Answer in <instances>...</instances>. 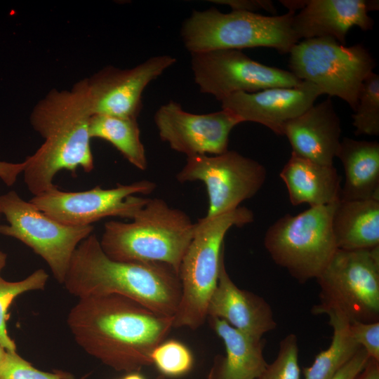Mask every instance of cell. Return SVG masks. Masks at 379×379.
Segmentation results:
<instances>
[{"label":"cell","mask_w":379,"mask_h":379,"mask_svg":"<svg viewBox=\"0 0 379 379\" xmlns=\"http://www.w3.org/2000/svg\"><path fill=\"white\" fill-rule=\"evenodd\" d=\"M7 259V255L3 251H0V272L6 265Z\"/></svg>","instance_id":"d590c367"},{"label":"cell","mask_w":379,"mask_h":379,"mask_svg":"<svg viewBox=\"0 0 379 379\" xmlns=\"http://www.w3.org/2000/svg\"><path fill=\"white\" fill-rule=\"evenodd\" d=\"M321 95L315 84L302 81L295 87L235 93L220 102L222 109L232 112L241 122L258 123L277 135H284L286 124L312 106Z\"/></svg>","instance_id":"2e32d148"},{"label":"cell","mask_w":379,"mask_h":379,"mask_svg":"<svg viewBox=\"0 0 379 379\" xmlns=\"http://www.w3.org/2000/svg\"><path fill=\"white\" fill-rule=\"evenodd\" d=\"M156 379H166V377L165 375L161 374V375H159L156 378Z\"/></svg>","instance_id":"ab89813d"},{"label":"cell","mask_w":379,"mask_h":379,"mask_svg":"<svg viewBox=\"0 0 379 379\" xmlns=\"http://www.w3.org/2000/svg\"><path fill=\"white\" fill-rule=\"evenodd\" d=\"M0 208L8 222L0 225V234L15 238L32 248L62 284L74 252L93 233V226L64 225L24 200L15 191L0 196Z\"/></svg>","instance_id":"30bf717a"},{"label":"cell","mask_w":379,"mask_h":379,"mask_svg":"<svg viewBox=\"0 0 379 379\" xmlns=\"http://www.w3.org/2000/svg\"><path fill=\"white\" fill-rule=\"evenodd\" d=\"M317 280L319 302L313 314H335L350 323L379 321V246L337 249Z\"/></svg>","instance_id":"52a82bcc"},{"label":"cell","mask_w":379,"mask_h":379,"mask_svg":"<svg viewBox=\"0 0 379 379\" xmlns=\"http://www.w3.org/2000/svg\"><path fill=\"white\" fill-rule=\"evenodd\" d=\"M211 325L225 347V357H218L211 371L215 379H258L267 366L264 341L246 334L219 318Z\"/></svg>","instance_id":"44dd1931"},{"label":"cell","mask_w":379,"mask_h":379,"mask_svg":"<svg viewBox=\"0 0 379 379\" xmlns=\"http://www.w3.org/2000/svg\"><path fill=\"white\" fill-rule=\"evenodd\" d=\"M253 220V211L239 206L194 222L193 237L179 268L182 291L173 317V328L196 330L204 324L208 303L218 281L225 237L232 227H241Z\"/></svg>","instance_id":"5b68a950"},{"label":"cell","mask_w":379,"mask_h":379,"mask_svg":"<svg viewBox=\"0 0 379 379\" xmlns=\"http://www.w3.org/2000/svg\"><path fill=\"white\" fill-rule=\"evenodd\" d=\"M6 352L7 351L5 349H4L3 347H1L0 346V363L3 360V359L4 358L6 354Z\"/></svg>","instance_id":"74e56055"},{"label":"cell","mask_w":379,"mask_h":379,"mask_svg":"<svg viewBox=\"0 0 379 379\" xmlns=\"http://www.w3.org/2000/svg\"><path fill=\"white\" fill-rule=\"evenodd\" d=\"M194 230V223L185 212L154 198L148 199L131 222H105L99 241L112 260L163 262L178 273Z\"/></svg>","instance_id":"277c9868"},{"label":"cell","mask_w":379,"mask_h":379,"mask_svg":"<svg viewBox=\"0 0 379 379\" xmlns=\"http://www.w3.org/2000/svg\"><path fill=\"white\" fill-rule=\"evenodd\" d=\"M1 208H0V215H1Z\"/></svg>","instance_id":"60d3db41"},{"label":"cell","mask_w":379,"mask_h":379,"mask_svg":"<svg viewBox=\"0 0 379 379\" xmlns=\"http://www.w3.org/2000/svg\"><path fill=\"white\" fill-rule=\"evenodd\" d=\"M25 161L11 163L0 161V179L7 186L13 185L25 168Z\"/></svg>","instance_id":"836d02e7"},{"label":"cell","mask_w":379,"mask_h":379,"mask_svg":"<svg viewBox=\"0 0 379 379\" xmlns=\"http://www.w3.org/2000/svg\"><path fill=\"white\" fill-rule=\"evenodd\" d=\"M85 375L79 379H86ZM0 379H74L65 371H42L23 359L15 352H6L0 363Z\"/></svg>","instance_id":"f546056e"},{"label":"cell","mask_w":379,"mask_h":379,"mask_svg":"<svg viewBox=\"0 0 379 379\" xmlns=\"http://www.w3.org/2000/svg\"><path fill=\"white\" fill-rule=\"evenodd\" d=\"M62 284L80 298L120 295L161 315L174 317L181 298L178 273L163 262L110 259L92 233L77 246Z\"/></svg>","instance_id":"3957f363"},{"label":"cell","mask_w":379,"mask_h":379,"mask_svg":"<svg viewBox=\"0 0 379 379\" xmlns=\"http://www.w3.org/2000/svg\"><path fill=\"white\" fill-rule=\"evenodd\" d=\"M175 62L171 55H157L130 69L107 66L82 79L92 115L138 118L145 88Z\"/></svg>","instance_id":"5bb4252c"},{"label":"cell","mask_w":379,"mask_h":379,"mask_svg":"<svg viewBox=\"0 0 379 379\" xmlns=\"http://www.w3.org/2000/svg\"><path fill=\"white\" fill-rule=\"evenodd\" d=\"M211 2L229 6L232 11L255 13L258 10H265L270 13L277 12L276 8L270 0H215Z\"/></svg>","instance_id":"1f68e13d"},{"label":"cell","mask_w":379,"mask_h":379,"mask_svg":"<svg viewBox=\"0 0 379 379\" xmlns=\"http://www.w3.org/2000/svg\"><path fill=\"white\" fill-rule=\"evenodd\" d=\"M336 203L286 214L265 233L264 246L273 261L300 283L317 279L338 249L332 230Z\"/></svg>","instance_id":"ba28073f"},{"label":"cell","mask_w":379,"mask_h":379,"mask_svg":"<svg viewBox=\"0 0 379 379\" xmlns=\"http://www.w3.org/2000/svg\"><path fill=\"white\" fill-rule=\"evenodd\" d=\"M123 379H145V378L137 372H133V373H129Z\"/></svg>","instance_id":"8d00e7d4"},{"label":"cell","mask_w":379,"mask_h":379,"mask_svg":"<svg viewBox=\"0 0 379 379\" xmlns=\"http://www.w3.org/2000/svg\"><path fill=\"white\" fill-rule=\"evenodd\" d=\"M370 357L362 347L331 379H354Z\"/></svg>","instance_id":"d6a6232c"},{"label":"cell","mask_w":379,"mask_h":379,"mask_svg":"<svg viewBox=\"0 0 379 379\" xmlns=\"http://www.w3.org/2000/svg\"><path fill=\"white\" fill-rule=\"evenodd\" d=\"M378 8V1L303 0L300 12L293 16L292 27L298 40L331 37L345 45L352 27L373 29L374 21L368 12Z\"/></svg>","instance_id":"e0dca14e"},{"label":"cell","mask_w":379,"mask_h":379,"mask_svg":"<svg viewBox=\"0 0 379 379\" xmlns=\"http://www.w3.org/2000/svg\"><path fill=\"white\" fill-rule=\"evenodd\" d=\"M190 54L194 80L199 91L220 101L235 93L295 87L302 81L290 71L260 63L241 50L217 49Z\"/></svg>","instance_id":"4fadbf2b"},{"label":"cell","mask_w":379,"mask_h":379,"mask_svg":"<svg viewBox=\"0 0 379 379\" xmlns=\"http://www.w3.org/2000/svg\"><path fill=\"white\" fill-rule=\"evenodd\" d=\"M224 258L207 314L210 318L222 319L234 328L260 339L277 327L272 310L263 298L239 288L233 282L226 270Z\"/></svg>","instance_id":"ac0fdd59"},{"label":"cell","mask_w":379,"mask_h":379,"mask_svg":"<svg viewBox=\"0 0 379 379\" xmlns=\"http://www.w3.org/2000/svg\"><path fill=\"white\" fill-rule=\"evenodd\" d=\"M298 338L291 333L279 343L278 354L258 379H300Z\"/></svg>","instance_id":"f1b7e54d"},{"label":"cell","mask_w":379,"mask_h":379,"mask_svg":"<svg viewBox=\"0 0 379 379\" xmlns=\"http://www.w3.org/2000/svg\"><path fill=\"white\" fill-rule=\"evenodd\" d=\"M332 230L338 249L354 251L379 246V201H337Z\"/></svg>","instance_id":"603a6c76"},{"label":"cell","mask_w":379,"mask_h":379,"mask_svg":"<svg viewBox=\"0 0 379 379\" xmlns=\"http://www.w3.org/2000/svg\"><path fill=\"white\" fill-rule=\"evenodd\" d=\"M156 188L149 180L117 184L103 189L96 186L81 192H65L55 187L29 200L54 220L69 226H88L102 218L117 216L132 220L147 202L148 194Z\"/></svg>","instance_id":"7c38bea8"},{"label":"cell","mask_w":379,"mask_h":379,"mask_svg":"<svg viewBox=\"0 0 379 379\" xmlns=\"http://www.w3.org/2000/svg\"><path fill=\"white\" fill-rule=\"evenodd\" d=\"M152 364L162 375L178 377L188 373L193 366V356L187 346L175 340H164L152 353Z\"/></svg>","instance_id":"83f0119b"},{"label":"cell","mask_w":379,"mask_h":379,"mask_svg":"<svg viewBox=\"0 0 379 379\" xmlns=\"http://www.w3.org/2000/svg\"><path fill=\"white\" fill-rule=\"evenodd\" d=\"M289 53L291 72L315 84L323 94L343 100L353 111L364 80L376 65L362 44L345 46L331 37L304 39Z\"/></svg>","instance_id":"9c48e42d"},{"label":"cell","mask_w":379,"mask_h":379,"mask_svg":"<svg viewBox=\"0 0 379 379\" xmlns=\"http://www.w3.org/2000/svg\"><path fill=\"white\" fill-rule=\"evenodd\" d=\"M48 274L39 269L25 279L18 281H8L0 277V346L7 352H15L16 345L9 336L6 328L8 310L13 300L19 295L34 290L44 289Z\"/></svg>","instance_id":"484cf974"},{"label":"cell","mask_w":379,"mask_h":379,"mask_svg":"<svg viewBox=\"0 0 379 379\" xmlns=\"http://www.w3.org/2000/svg\"><path fill=\"white\" fill-rule=\"evenodd\" d=\"M355 135H379V75L371 72L363 81L352 115Z\"/></svg>","instance_id":"4316f807"},{"label":"cell","mask_w":379,"mask_h":379,"mask_svg":"<svg viewBox=\"0 0 379 379\" xmlns=\"http://www.w3.org/2000/svg\"><path fill=\"white\" fill-rule=\"evenodd\" d=\"M295 13L288 11L268 16L246 11L222 13L215 8L194 10L184 20L180 35L190 53L256 47L289 53L299 42L292 27Z\"/></svg>","instance_id":"8992f818"},{"label":"cell","mask_w":379,"mask_h":379,"mask_svg":"<svg viewBox=\"0 0 379 379\" xmlns=\"http://www.w3.org/2000/svg\"><path fill=\"white\" fill-rule=\"evenodd\" d=\"M340 135V120L330 97L288 121L284 128L292 153L326 166L333 165Z\"/></svg>","instance_id":"d6986e66"},{"label":"cell","mask_w":379,"mask_h":379,"mask_svg":"<svg viewBox=\"0 0 379 379\" xmlns=\"http://www.w3.org/2000/svg\"><path fill=\"white\" fill-rule=\"evenodd\" d=\"M336 157L345 175L340 200L379 201V143L345 137L340 140Z\"/></svg>","instance_id":"7402d4cb"},{"label":"cell","mask_w":379,"mask_h":379,"mask_svg":"<svg viewBox=\"0 0 379 379\" xmlns=\"http://www.w3.org/2000/svg\"><path fill=\"white\" fill-rule=\"evenodd\" d=\"M265 167L234 150L215 155H197L187 161L176 175L180 182L201 181L208 198L205 217L212 218L239 207L263 186Z\"/></svg>","instance_id":"8fae6325"},{"label":"cell","mask_w":379,"mask_h":379,"mask_svg":"<svg viewBox=\"0 0 379 379\" xmlns=\"http://www.w3.org/2000/svg\"><path fill=\"white\" fill-rule=\"evenodd\" d=\"M91 116L82 80L71 90L52 89L34 107L30 123L44 142L25 159L22 171L33 196L55 187L53 180L62 170H93L88 131Z\"/></svg>","instance_id":"7a4b0ae2"},{"label":"cell","mask_w":379,"mask_h":379,"mask_svg":"<svg viewBox=\"0 0 379 379\" xmlns=\"http://www.w3.org/2000/svg\"><path fill=\"white\" fill-rule=\"evenodd\" d=\"M88 131L91 138L102 139L111 143L135 168L141 171L147 168L137 118L92 115Z\"/></svg>","instance_id":"cb8c5ba5"},{"label":"cell","mask_w":379,"mask_h":379,"mask_svg":"<svg viewBox=\"0 0 379 379\" xmlns=\"http://www.w3.org/2000/svg\"><path fill=\"white\" fill-rule=\"evenodd\" d=\"M293 206H325L340 200L341 178L336 168L316 163L291 152L280 172Z\"/></svg>","instance_id":"ffe728a7"},{"label":"cell","mask_w":379,"mask_h":379,"mask_svg":"<svg viewBox=\"0 0 379 379\" xmlns=\"http://www.w3.org/2000/svg\"><path fill=\"white\" fill-rule=\"evenodd\" d=\"M208 379H215L213 372L211 370H210L208 375Z\"/></svg>","instance_id":"f35d334b"},{"label":"cell","mask_w":379,"mask_h":379,"mask_svg":"<svg viewBox=\"0 0 379 379\" xmlns=\"http://www.w3.org/2000/svg\"><path fill=\"white\" fill-rule=\"evenodd\" d=\"M354 379H379V361L369 358Z\"/></svg>","instance_id":"e575fe53"},{"label":"cell","mask_w":379,"mask_h":379,"mask_svg":"<svg viewBox=\"0 0 379 379\" xmlns=\"http://www.w3.org/2000/svg\"><path fill=\"white\" fill-rule=\"evenodd\" d=\"M333 336L329 347L321 351L311 366L303 368L304 379H331L361 348L352 337L350 322L329 314Z\"/></svg>","instance_id":"d4e9b609"},{"label":"cell","mask_w":379,"mask_h":379,"mask_svg":"<svg viewBox=\"0 0 379 379\" xmlns=\"http://www.w3.org/2000/svg\"><path fill=\"white\" fill-rule=\"evenodd\" d=\"M354 339L370 358L379 361V321L350 323Z\"/></svg>","instance_id":"4dcf8cb0"},{"label":"cell","mask_w":379,"mask_h":379,"mask_svg":"<svg viewBox=\"0 0 379 379\" xmlns=\"http://www.w3.org/2000/svg\"><path fill=\"white\" fill-rule=\"evenodd\" d=\"M154 123L161 140L187 157L215 155L228 150L229 136L240 119L222 109L208 114H193L169 101L154 114Z\"/></svg>","instance_id":"9a60e30c"},{"label":"cell","mask_w":379,"mask_h":379,"mask_svg":"<svg viewBox=\"0 0 379 379\" xmlns=\"http://www.w3.org/2000/svg\"><path fill=\"white\" fill-rule=\"evenodd\" d=\"M67 322L86 353L117 371L128 373L152 365L153 350L173 328V317L117 294L79 299Z\"/></svg>","instance_id":"6da1fadb"}]
</instances>
